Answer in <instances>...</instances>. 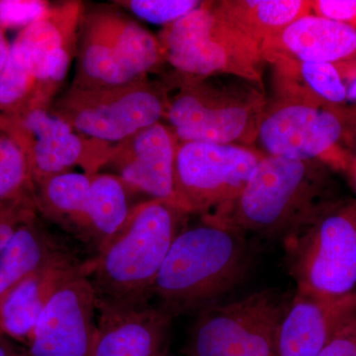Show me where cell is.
<instances>
[{
  "label": "cell",
  "mask_w": 356,
  "mask_h": 356,
  "mask_svg": "<svg viewBox=\"0 0 356 356\" xmlns=\"http://www.w3.org/2000/svg\"><path fill=\"white\" fill-rule=\"evenodd\" d=\"M117 6L128 9L140 19L165 26L184 17L197 8L196 0H122L114 1Z\"/></svg>",
  "instance_id": "484cf974"
},
{
  "label": "cell",
  "mask_w": 356,
  "mask_h": 356,
  "mask_svg": "<svg viewBox=\"0 0 356 356\" xmlns=\"http://www.w3.org/2000/svg\"><path fill=\"white\" fill-rule=\"evenodd\" d=\"M356 313V292L325 297L296 291L281 322L278 356H318L339 325Z\"/></svg>",
  "instance_id": "ac0fdd59"
},
{
  "label": "cell",
  "mask_w": 356,
  "mask_h": 356,
  "mask_svg": "<svg viewBox=\"0 0 356 356\" xmlns=\"http://www.w3.org/2000/svg\"><path fill=\"white\" fill-rule=\"evenodd\" d=\"M264 62L327 63L343 74L356 69V27L308 14L261 46Z\"/></svg>",
  "instance_id": "2e32d148"
},
{
  "label": "cell",
  "mask_w": 356,
  "mask_h": 356,
  "mask_svg": "<svg viewBox=\"0 0 356 356\" xmlns=\"http://www.w3.org/2000/svg\"><path fill=\"white\" fill-rule=\"evenodd\" d=\"M10 51V44L7 41L6 31L0 27V72L3 70Z\"/></svg>",
  "instance_id": "836d02e7"
},
{
  "label": "cell",
  "mask_w": 356,
  "mask_h": 356,
  "mask_svg": "<svg viewBox=\"0 0 356 356\" xmlns=\"http://www.w3.org/2000/svg\"><path fill=\"white\" fill-rule=\"evenodd\" d=\"M0 356H28L27 350L16 348L13 343L6 339L0 332Z\"/></svg>",
  "instance_id": "d6a6232c"
},
{
  "label": "cell",
  "mask_w": 356,
  "mask_h": 356,
  "mask_svg": "<svg viewBox=\"0 0 356 356\" xmlns=\"http://www.w3.org/2000/svg\"><path fill=\"white\" fill-rule=\"evenodd\" d=\"M282 241L297 291L325 297L356 292V199H339Z\"/></svg>",
  "instance_id": "5b68a950"
},
{
  "label": "cell",
  "mask_w": 356,
  "mask_h": 356,
  "mask_svg": "<svg viewBox=\"0 0 356 356\" xmlns=\"http://www.w3.org/2000/svg\"><path fill=\"white\" fill-rule=\"evenodd\" d=\"M127 187L113 173L92 175L88 207L76 238L97 252L126 222L133 207Z\"/></svg>",
  "instance_id": "603a6c76"
},
{
  "label": "cell",
  "mask_w": 356,
  "mask_h": 356,
  "mask_svg": "<svg viewBox=\"0 0 356 356\" xmlns=\"http://www.w3.org/2000/svg\"><path fill=\"white\" fill-rule=\"evenodd\" d=\"M248 236L200 217L178 234L152 291L159 308L172 318L197 314L222 302L247 275Z\"/></svg>",
  "instance_id": "7a4b0ae2"
},
{
  "label": "cell",
  "mask_w": 356,
  "mask_h": 356,
  "mask_svg": "<svg viewBox=\"0 0 356 356\" xmlns=\"http://www.w3.org/2000/svg\"><path fill=\"white\" fill-rule=\"evenodd\" d=\"M166 356H172V355H170V353H168V355H166Z\"/></svg>",
  "instance_id": "d590c367"
},
{
  "label": "cell",
  "mask_w": 356,
  "mask_h": 356,
  "mask_svg": "<svg viewBox=\"0 0 356 356\" xmlns=\"http://www.w3.org/2000/svg\"><path fill=\"white\" fill-rule=\"evenodd\" d=\"M0 132L22 151L34 185L76 166L88 175L100 172L114 146L81 135L43 105L0 112Z\"/></svg>",
  "instance_id": "8fae6325"
},
{
  "label": "cell",
  "mask_w": 356,
  "mask_h": 356,
  "mask_svg": "<svg viewBox=\"0 0 356 356\" xmlns=\"http://www.w3.org/2000/svg\"><path fill=\"white\" fill-rule=\"evenodd\" d=\"M214 13L259 47L300 17L310 14L308 0L211 1Z\"/></svg>",
  "instance_id": "44dd1931"
},
{
  "label": "cell",
  "mask_w": 356,
  "mask_h": 356,
  "mask_svg": "<svg viewBox=\"0 0 356 356\" xmlns=\"http://www.w3.org/2000/svg\"><path fill=\"white\" fill-rule=\"evenodd\" d=\"M350 109L351 119L346 140H344V149H346L348 156L356 161V109Z\"/></svg>",
  "instance_id": "4dcf8cb0"
},
{
  "label": "cell",
  "mask_w": 356,
  "mask_h": 356,
  "mask_svg": "<svg viewBox=\"0 0 356 356\" xmlns=\"http://www.w3.org/2000/svg\"><path fill=\"white\" fill-rule=\"evenodd\" d=\"M34 195L0 200V252L15 232L37 217Z\"/></svg>",
  "instance_id": "4316f807"
},
{
  "label": "cell",
  "mask_w": 356,
  "mask_h": 356,
  "mask_svg": "<svg viewBox=\"0 0 356 356\" xmlns=\"http://www.w3.org/2000/svg\"><path fill=\"white\" fill-rule=\"evenodd\" d=\"M310 13L325 19L356 27V0H313Z\"/></svg>",
  "instance_id": "f546056e"
},
{
  "label": "cell",
  "mask_w": 356,
  "mask_h": 356,
  "mask_svg": "<svg viewBox=\"0 0 356 356\" xmlns=\"http://www.w3.org/2000/svg\"><path fill=\"white\" fill-rule=\"evenodd\" d=\"M173 318L158 306H118L97 301L91 356H166Z\"/></svg>",
  "instance_id": "e0dca14e"
},
{
  "label": "cell",
  "mask_w": 356,
  "mask_h": 356,
  "mask_svg": "<svg viewBox=\"0 0 356 356\" xmlns=\"http://www.w3.org/2000/svg\"><path fill=\"white\" fill-rule=\"evenodd\" d=\"M177 144L172 129L159 122L114 144L105 168H111L129 191L142 192L151 199L175 205L173 170Z\"/></svg>",
  "instance_id": "9a60e30c"
},
{
  "label": "cell",
  "mask_w": 356,
  "mask_h": 356,
  "mask_svg": "<svg viewBox=\"0 0 356 356\" xmlns=\"http://www.w3.org/2000/svg\"><path fill=\"white\" fill-rule=\"evenodd\" d=\"M72 86L106 88L132 83L165 63L158 37L108 6L84 11Z\"/></svg>",
  "instance_id": "8992f818"
},
{
  "label": "cell",
  "mask_w": 356,
  "mask_h": 356,
  "mask_svg": "<svg viewBox=\"0 0 356 356\" xmlns=\"http://www.w3.org/2000/svg\"><path fill=\"white\" fill-rule=\"evenodd\" d=\"M188 217L159 199L133 206L123 226L86 261L97 301L118 306L151 304L159 270Z\"/></svg>",
  "instance_id": "3957f363"
},
{
  "label": "cell",
  "mask_w": 356,
  "mask_h": 356,
  "mask_svg": "<svg viewBox=\"0 0 356 356\" xmlns=\"http://www.w3.org/2000/svg\"><path fill=\"white\" fill-rule=\"evenodd\" d=\"M344 172L348 173L356 189V161L351 159L350 156H348V163H346Z\"/></svg>",
  "instance_id": "e575fe53"
},
{
  "label": "cell",
  "mask_w": 356,
  "mask_h": 356,
  "mask_svg": "<svg viewBox=\"0 0 356 356\" xmlns=\"http://www.w3.org/2000/svg\"><path fill=\"white\" fill-rule=\"evenodd\" d=\"M273 65L274 95L346 107V79L337 65L299 60H283Z\"/></svg>",
  "instance_id": "7402d4cb"
},
{
  "label": "cell",
  "mask_w": 356,
  "mask_h": 356,
  "mask_svg": "<svg viewBox=\"0 0 356 356\" xmlns=\"http://www.w3.org/2000/svg\"><path fill=\"white\" fill-rule=\"evenodd\" d=\"M43 0H0V27L21 30L36 22L50 8Z\"/></svg>",
  "instance_id": "83f0119b"
},
{
  "label": "cell",
  "mask_w": 356,
  "mask_h": 356,
  "mask_svg": "<svg viewBox=\"0 0 356 356\" xmlns=\"http://www.w3.org/2000/svg\"><path fill=\"white\" fill-rule=\"evenodd\" d=\"M97 331V295L86 273L62 285L42 312L28 356H91Z\"/></svg>",
  "instance_id": "5bb4252c"
},
{
  "label": "cell",
  "mask_w": 356,
  "mask_h": 356,
  "mask_svg": "<svg viewBox=\"0 0 356 356\" xmlns=\"http://www.w3.org/2000/svg\"><path fill=\"white\" fill-rule=\"evenodd\" d=\"M0 332H1V331H0ZM1 334H2V332H1Z\"/></svg>",
  "instance_id": "8d00e7d4"
},
{
  "label": "cell",
  "mask_w": 356,
  "mask_h": 356,
  "mask_svg": "<svg viewBox=\"0 0 356 356\" xmlns=\"http://www.w3.org/2000/svg\"><path fill=\"white\" fill-rule=\"evenodd\" d=\"M81 1L51 4L36 22L21 30L10 44L8 58L29 74L36 86L34 105L51 106L76 58L84 14Z\"/></svg>",
  "instance_id": "4fadbf2b"
},
{
  "label": "cell",
  "mask_w": 356,
  "mask_h": 356,
  "mask_svg": "<svg viewBox=\"0 0 356 356\" xmlns=\"http://www.w3.org/2000/svg\"><path fill=\"white\" fill-rule=\"evenodd\" d=\"M320 161L264 156L235 200L210 216L243 235L283 238L341 198Z\"/></svg>",
  "instance_id": "6da1fadb"
},
{
  "label": "cell",
  "mask_w": 356,
  "mask_h": 356,
  "mask_svg": "<svg viewBox=\"0 0 356 356\" xmlns=\"http://www.w3.org/2000/svg\"><path fill=\"white\" fill-rule=\"evenodd\" d=\"M165 83L142 77L106 88L70 86L51 110L86 137L117 144L165 118Z\"/></svg>",
  "instance_id": "9c48e42d"
},
{
  "label": "cell",
  "mask_w": 356,
  "mask_h": 356,
  "mask_svg": "<svg viewBox=\"0 0 356 356\" xmlns=\"http://www.w3.org/2000/svg\"><path fill=\"white\" fill-rule=\"evenodd\" d=\"M86 273V261L74 257L39 269L14 287L0 306V331L29 346L42 312L58 288Z\"/></svg>",
  "instance_id": "d6986e66"
},
{
  "label": "cell",
  "mask_w": 356,
  "mask_h": 356,
  "mask_svg": "<svg viewBox=\"0 0 356 356\" xmlns=\"http://www.w3.org/2000/svg\"><path fill=\"white\" fill-rule=\"evenodd\" d=\"M343 76L346 79V96H348L346 107L356 109V69L346 72Z\"/></svg>",
  "instance_id": "1f68e13d"
},
{
  "label": "cell",
  "mask_w": 356,
  "mask_h": 356,
  "mask_svg": "<svg viewBox=\"0 0 356 356\" xmlns=\"http://www.w3.org/2000/svg\"><path fill=\"white\" fill-rule=\"evenodd\" d=\"M350 119V107L274 95L267 100L254 147L264 156L320 161L344 172Z\"/></svg>",
  "instance_id": "ba28073f"
},
{
  "label": "cell",
  "mask_w": 356,
  "mask_h": 356,
  "mask_svg": "<svg viewBox=\"0 0 356 356\" xmlns=\"http://www.w3.org/2000/svg\"><path fill=\"white\" fill-rule=\"evenodd\" d=\"M92 175L70 172L44 178L34 185L37 211L76 236L88 207Z\"/></svg>",
  "instance_id": "cb8c5ba5"
},
{
  "label": "cell",
  "mask_w": 356,
  "mask_h": 356,
  "mask_svg": "<svg viewBox=\"0 0 356 356\" xmlns=\"http://www.w3.org/2000/svg\"><path fill=\"white\" fill-rule=\"evenodd\" d=\"M163 120L179 142L254 147L267 99L264 86L229 74H178L165 81Z\"/></svg>",
  "instance_id": "277c9868"
},
{
  "label": "cell",
  "mask_w": 356,
  "mask_h": 356,
  "mask_svg": "<svg viewBox=\"0 0 356 356\" xmlns=\"http://www.w3.org/2000/svg\"><path fill=\"white\" fill-rule=\"evenodd\" d=\"M34 195L29 168L19 147L0 132V200Z\"/></svg>",
  "instance_id": "d4e9b609"
},
{
  "label": "cell",
  "mask_w": 356,
  "mask_h": 356,
  "mask_svg": "<svg viewBox=\"0 0 356 356\" xmlns=\"http://www.w3.org/2000/svg\"><path fill=\"white\" fill-rule=\"evenodd\" d=\"M264 156L254 147L178 140L175 205L189 216L214 214L238 197Z\"/></svg>",
  "instance_id": "7c38bea8"
},
{
  "label": "cell",
  "mask_w": 356,
  "mask_h": 356,
  "mask_svg": "<svg viewBox=\"0 0 356 356\" xmlns=\"http://www.w3.org/2000/svg\"><path fill=\"white\" fill-rule=\"evenodd\" d=\"M292 298L264 290L204 309L196 314L186 355L278 356V332Z\"/></svg>",
  "instance_id": "30bf717a"
},
{
  "label": "cell",
  "mask_w": 356,
  "mask_h": 356,
  "mask_svg": "<svg viewBox=\"0 0 356 356\" xmlns=\"http://www.w3.org/2000/svg\"><path fill=\"white\" fill-rule=\"evenodd\" d=\"M318 356H356V313L339 325Z\"/></svg>",
  "instance_id": "f1b7e54d"
},
{
  "label": "cell",
  "mask_w": 356,
  "mask_h": 356,
  "mask_svg": "<svg viewBox=\"0 0 356 356\" xmlns=\"http://www.w3.org/2000/svg\"><path fill=\"white\" fill-rule=\"evenodd\" d=\"M38 221L21 226L0 252V306L8 293L39 269L74 257Z\"/></svg>",
  "instance_id": "ffe728a7"
},
{
  "label": "cell",
  "mask_w": 356,
  "mask_h": 356,
  "mask_svg": "<svg viewBox=\"0 0 356 356\" xmlns=\"http://www.w3.org/2000/svg\"><path fill=\"white\" fill-rule=\"evenodd\" d=\"M165 63L185 76L229 74L262 84L261 47L221 19L201 1L197 8L165 26L158 37Z\"/></svg>",
  "instance_id": "52a82bcc"
}]
</instances>
